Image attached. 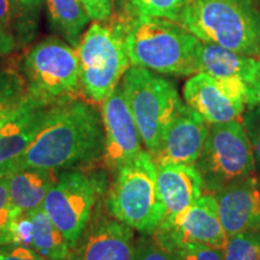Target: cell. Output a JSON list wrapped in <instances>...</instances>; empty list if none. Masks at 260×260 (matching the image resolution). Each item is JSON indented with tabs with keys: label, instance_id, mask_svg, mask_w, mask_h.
I'll return each instance as SVG.
<instances>
[{
	"label": "cell",
	"instance_id": "1",
	"mask_svg": "<svg viewBox=\"0 0 260 260\" xmlns=\"http://www.w3.org/2000/svg\"><path fill=\"white\" fill-rule=\"evenodd\" d=\"M103 155L102 115L90 104L73 98L52 105L34 141L6 175L29 168L70 170L94 164Z\"/></svg>",
	"mask_w": 260,
	"mask_h": 260
},
{
	"label": "cell",
	"instance_id": "2",
	"mask_svg": "<svg viewBox=\"0 0 260 260\" xmlns=\"http://www.w3.org/2000/svg\"><path fill=\"white\" fill-rule=\"evenodd\" d=\"M130 64L153 73L191 76L199 73L201 41L177 22L130 15L125 19Z\"/></svg>",
	"mask_w": 260,
	"mask_h": 260
},
{
	"label": "cell",
	"instance_id": "3",
	"mask_svg": "<svg viewBox=\"0 0 260 260\" xmlns=\"http://www.w3.org/2000/svg\"><path fill=\"white\" fill-rule=\"evenodd\" d=\"M181 24L201 42L260 58V8L254 0H189Z\"/></svg>",
	"mask_w": 260,
	"mask_h": 260
},
{
	"label": "cell",
	"instance_id": "4",
	"mask_svg": "<svg viewBox=\"0 0 260 260\" xmlns=\"http://www.w3.org/2000/svg\"><path fill=\"white\" fill-rule=\"evenodd\" d=\"M125 24L119 19L94 22L77 45L80 88L90 102L102 103L118 86L130 59Z\"/></svg>",
	"mask_w": 260,
	"mask_h": 260
},
{
	"label": "cell",
	"instance_id": "5",
	"mask_svg": "<svg viewBox=\"0 0 260 260\" xmlns=\"http://www.w3.org/2000/svg\"><path fill=\"white\" fill-rule=\"evenodd\" d=\"M106 209L142 235H152L160 224L165 210L158 191L157 168L146 149L116 172Z\"/></svg>",
	"mask_w": 260,
	"mask_h": 260
},
{
	"label": "cell",
	"instance_id": "6",
	"mask_svg": "<svg viewBox=\"0 0 260 260\" xmlns=\"http://www.w3.org/2000/svg\"><path fill=\"white\" fill-rule=\"evenodd\" d=\"M122 84L142 145L153 157L184 104L170 81L145 68L130 65Z\"/></svg>",
	"mask_w": 260,
	"mask_h": 260
},
{
	"label": "cell",
	"instance_id": "7",
	"mask_svg": "<svg viewBox=\"0 0 260 260\" xmlns=\"http://www.w3.org/2000/svg\"><path fill=\"white\" fill-rule=\"evenodd\" d=\"M195 167L204 190L211 194L253 176L255 160L242 122L234 119L209 124V134Z\"/></svg>",
	"mask_w": 260,
	"mask_h": 260
},
{
	"label": "cell",
	"instance_id": "8",
	"mask_svg": "<svg viewBox=\"0 0 260 260\" xmlns=\"http://www.w3.org/2000/svg\"><path fill=\"white\" fill-rule=\"evenodd\" d=\"M23 75L27 95L42 104L73 99L81 89L77 52L57 38L30 48L24 58Z\"/></svg>",
	"mask_w": 260,
	"mask_h": 260
},
{
	"label": "cell",
	"instance_id": "9",
	"mask_svg": "<svg viewBox=\"0 0 260 260\" xmlns=\"http://www.w3.org/2000/svg\"><path fill=\"white\" fill-rule=\"evenodd\" d=\"M100 194L99 177L90 176L79 169H70L58 174L56 183L41 205L73 249L92 219Z\"/></svg>",
	"mask_w": 260,
	"mask_h": 260
},
{
	"label": "cell",
	"instance_id": "10",
	"mask_svg": "<svg viewBox=\"0 0 260 260\" xmlns=\"http://www.w3.org/2000/svg\"><path fill=\"white\" fill-rule=\"evenodd\" d=\"M152 236L168 251L184 245L223 248L228 239L219 219L216 198L211 193H204L176 216L162 219Z\"/></svg>",
	"mask_w": 260,
	"mask_h": 260
},
{
	"label": "cell",
	"instance_id": "11",
	"mask_svg": "<svg viewBox=\"0 0 260 260\" xmlns=\"http://www.w3.org/2000/svg\"><path fill=\"white\" fill-rule=\"evenodd\" d=\"M184 102L207 124L239 119L252 102V88L236 79L191 75L183 88Z\"/></svg>",
	"mask_w": 260,
	"mask_h": 260
},
{
	"label": "cell",
	"instance_id": "12",
	"mask_svg": "<svg viewBox=\"0 0 260 260\" xmlns=\"http://www.w3.org/2000/svg\"><path fill=\"white\" fill-rule=\"evenodd\" d=\"M104 155L106 167L116 174L144 149L135 119L130 111L122 81L102 102Z\"/></svg>",
	"mask_w": 260,
	"mask_h": 260
},
{
	"label": "cell",
	"instance_id": "13",
	"mask_svg": "<svg viewBox=\"0 0 260 260\" xmlns=\"http://www.w3.org/2000/svg\"><path fill=\"white\" fill-rule=\"evenodd\" d=\"M134 249L132 228L110 212L98 210L75 245L70 260H133Z\"/></svg>",
	"mask_w": 260,
	"mask_h": 260
},
{
	"label": "cell",
	"instance_id": "14",
	"mask_svg": "<svg viewBox=\"0 0 260 260\" xmlns=\"http://www.w3.org/2000/svg\"><path fill=\"white\" fill-rule=\"evenodd\" d=\"M52 105L39 103L25 94L17 109L0 125V178L5 177L9 168L34 141Z\"/></svg>",
	"mask_w": 260,
	"mask_h": 260
},
{
	"label": "cell",
	"instance_id": "15",
	"mask_svg": "<svg viewBox=\"0 0 260 260\" xmlns=\"http://www.w3.org/2000/svg\"><path fill=\"white\" fill-rule=\"evenodd\" d=\"M207 134L209 124L199 113L184 104L162 135L157 153L152 158L155 164L176 162L195 165L203 152Z\"/></svg>",
	"mask_w": 260,
	"mask_h": 260
},
{
	"label": "cell",
	"instance_id": "16",
	"mask_svg": "<svg viewBox=\"0 0 260 260\" xmlns=\"http://www.w3.org/2000/svg\"><path fill=\"white\" fill-rule=\"evenodd\" d=\"M214 198L226 236L260 228V178L247 177L214 193Z\"/></svg>",
	"mask_w": 260,
	"mask_h": 260
},
{
	"label": "cell",
	"instance_id": "17",
	"mask_svg": "<svg viewBox=\"0 0 260 260\" xmlns=\"http://www.w3.org/2000/svg\"><path fill=\"white\" fill-rule=\"evenodd\" d=\"M155 168L164 218L181 213L204 194L203 180L194 164L161 162L155 164Z\"/></svg>",
	"mask_w": 260,
	"mask_h": 260
},
{
	"label": "cell",
	"instance_id": "18",
	"mask_svg": "<svg viewBox=\"0 0 260 260\" xmlns=\"http://www.w3.org/2000/svg\"><path fill=\"white\" fill-rule=\"evenodd\" d=\"M198 60L199 73L240 80L251 88L260 80V58L258 57L247 56L209 42H201Z\"/></svg>",
	"mask_w": 260,
	"mask_h": 260
},
{
	"label": "cell",
	"instance_id": "19",
	"mask_svg": "<svg viewBox=\"0 0 260 260\" xmlns=\"http://www.w3.org/2000/svg\"><path fill=\"white\" fill-rule=\"evenodd\" d=\"M57 172L47 169H22L6 175L10 198L21 212L38 209L57 181Z\"/></svg>",
	"mask_w": 260,
	"mask_h": 260
},
{
	"label": "cell",
	"instance_id": "20",
	"mask_svg": "<svg viewBox=\"0 0 260 260\" xmlns=\"http://www.w3.org/2000/svg\"><path fill=\"white\" fill-rule=\"evenodd\" d=\"M31 220L30 248L50 260H70L73 248L67 237L54 225L42 206L29 211Z\"/></svg>",
	"mask_w": 260,
	"mask_h": 260
},
{
	"label": "cell",
	"instance_id": "21",
	"mask_svg": "<svg viewBox=\"0 0 260 260\" xmlns=\"http://www.w3.org/2000/svg\"><path fill=\"white\" fill-rule=\"evenodd\" d=\"M51 24L71 47L77 48L89 16L81 0H47Z\"/></svg>",
	"mask_w": 260,
	"mask_h": 260
},
{
	"label": "cell",
	"instance_id": "22",
	"mask_svg": "<svg viewBox=\"0 0 260 260\" xmlns=\"http://www.w3.org/2000/svg\"><path fill=\"white\" fill-rule=\"evenodd\" d=\"M189 0H128L132 15L165 18L181 23Z\"/></svg>",
	"mask_w": 260,
	"mask_h": 260
},
{
	"label": "cell",
	"instance_id": "23",
	"mask_svg": "<svg viewBox=\"0 0 260 260\" xmlns=\"http://www.w3.org/2000/svg\"><path fill=\"white\" fill-rule=\"evenodd\" d=\"M27 94L24 79L14 70L0 73V125L17 109Z\"/></svg>",
	"mask_w": 260,
	"mask_h": 260
},
{
	"label": "cell",
	"instance_id": "24",
	"mask_svg": "<svg viewBox=\"0 0 260 260\" xmlns=\"http://www.w3.org/2000/svg\"><path fill=\"white\" fill-rule=\"evenodd\" d=\"M224 260H260V228L228 236Z\"/></svg>",
	"mask_w": 260,
	"mask_h": 260
},
{
	"label": "cell",
	"instance_id": "25",
	"mask_svg": "<svg viewBox=\"0 0 260 260\" xmlns=\"http://www.w3.org/2000/svg\"><path fill=\"white\" fill-rule=\"evenodd\" d=\"M22 212L10 198L8 181L5 177L0 178V246L11 245L12 228L16 219Z\"/></svg>",
	"mask_w": 260,
	"mask_h": 260
},
{
	"label": "cell",
	"instance_id": "26",
	"mask_svg": "<svg viewBox=\"0 0 260 260\" xmlns=\"http://www.w3.org/2000/svg\"><path fill=\"white\" fill-rule=\"evenodd\" d=\"M241 118L251 142L255 167L260 168V104H252L247 106Z\"/></svg>",
	"mask_w": 260,
	"mask_h": 260
},
{
	"label": "cell",
	"instance_id": "27",
	"mask_svg": "<svg viewBox=\"0 0 260 260\" xmlns=\"http://www.w3.org/2000/svg\"><path fill=\"white\" fill-rule=\"evenodd\" d=\"M133 260H175L174 253L155 241L152 235H142L135 241Z\"/></svg>",
	"mask_w": 260,
	"mask_h": 260
},
{
	"label": "cell",
	"instance_id": "28",
	"mask_svg": "<svg viewBox=\"0 0 260 260\" xmlns=\"http://www.w3.org/2000/svg\"><path fill=\"white\" fill-rule=\"evenodd\" d=\"M170 252L175 260H224L223 248L206 245H184Z\"/></svg>",
	"mask_w": 260,
	"mask_h": 260
},
{
	"label": "cell",
	"instance_id": "29",
	"mask_svg": "<svg viewBox=\"0 0 260 260\" xmlns=\"http://www.w3.org/2000/svg\"><path fill=\"white\" fill-rule=\"evenodd\" d=\"M0 260H50L41 256L30 247L22 245L0 246Z\"/></svg>",
	"mask_w": 260,
	"mask_h": 260
},
{
	"label": "cell",
	"instance_id": "30",
	"mask_svg": "<svg viewBox=\"0 0 260 260\" xmlns=\"http://www.w3.org/2000/svg\"><path fill=\"white\" fill-rule=\"evenodd\" d=\"M12 8L10 0H0V42L3 46L11 51L14 48V38L10 31Z\"/></svg>",
	"mask_w": 260,
	"mask_h": 260
},
{
	"label": "cell",
	"instance_id": "31",
	"mask_svg": "<svg viewBox=\"0 0 260 260\" xmlns=\"http://www.w3.org/2000/svg\"><path fill=\"white\" fill-rule=\"evenodd\" d=\"M89 18L96 22L109 21L112 16L113 5L111 0H81Z\"/></svg>",
	"mask_w": 260,
	"mask_h": 260
},
{
	"label": "cell",
	"instance_id": "32",
	"mask_svg": "<svg viewBox=\"0 0 260 260\" xmlns=\"http://www.w3.org/2000/svg\"><path fill=\"white\" fill-rule=\"evenodd\" d=\"M15 245L30 247L31 245V220L27 212H22L12 228V242Z\"/></svg>",
	"mask_w": 260,
	"mask_h": 260
},
{
	"label": "cell",
	"instance_id": "33",
	"mask_svg": "<svg viewBox=\"0 0 260 260\" xmlns=\"http://www.w3.org/2000/svg\"><path fill=\"white\" fill-rule=\"evenodd\" d=\"M42 4V0H18L16 10H22L25 16L32 15L38 11Z\"/></svg>",
	"mask_w": 260,
	"mask_h": 260
},
{
	"label": "cell",
	"instance_id": "34",
	"mask_svg": "<svg viewBox=\"0 0 260 260\" xmlns=\"http://www.w3.org/2000/svg\"><path fill=\"white\" fill-rule=\"evenodd\" d=\"M252 104H260V80L254 84L252 88Z\"/></svg>",
	"mask_w": 260,
	"mask_h": 260
},
{
	"label": "cell",
	"instance_id": "35",
	"mask_svg": "<svg viewBox=\"0 0 260 260\" xmlns=\"http://www.w3.org/2000/svg\"><path fill=\"white\" fill-rule=\"evenodd\" d=\"M111 2H112L113 8H115V5L122 6L121 12L124 11V10H126V5H128V0H111ZM112 12H113V11H112Z\"/></svg>",
	"mask_w": 260,
	"mask_h": 260
},
{
	"label": "cell",
	"instance_id": "36",
	"mask_svg": "<svg viewBox=\"0 0 260 260\" xmlns=\"http://www.w3.org/2000/svg\"><path fill=\"white\" fill-rule=\"evenodd\" d=\"M17 3H18V0H10V4H11V8H12V12L16 11V8H17Z\"/></svg>",
	"mask_w": 260,
	"mask_h": 260
},
{
	"label": "cell",
	"instance_id": "37",
	"mask_svg": "<svg viewBox=\"0 0 260 260\" xmlns=\"http://www.w3.org/2000/svg\"><path fill=\"white\" fill-rule=\"evenodd\" d=\"M3 54H6V53L4 52V50H3L2 45H0V56H3Z\"/></svg>",
	"mask_w": 260,
	"mask_h": 260
},
{
	"label": "cell",
	"instance_id": "38",
	"mask_svg": "<svg viewBox=\"0 0 260 260\" xmlns=\"http://www.w3.org/2000/svg\"><path fill=\"white\" fill-rule=\"evenodd\" d=\"M254 2L256 3V5H258L259 8H260V0H254Z\"/></svg>",
	"mask_w": 260,
	"mask_h": 260
}]
</instances>
